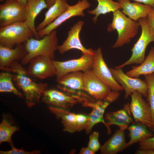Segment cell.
<instances>
[{
  "mask_svg": "<svg viewBox=\"0 0 154 154\" xmlns=\"http://www.w3.org/2000/svg\"><path fill=\"white\" fill-rule=\"evenodd\" d=\"M9 72L12 74L14 83L23 92L29 108L32 107L40 101L43 92L46 89V84L33 81L27 70L18 61L12 63Z\"/></svg>",
  "mask_w": 154,
  "mask_h": 154,
  "instance_id": "6da1fadb",
  "label": "cell"
},
{
  "mask_svg": "<svg viewBox=\"0 0 154 154\" xmlns=\"http://www.w3.org/2000/svg\"><path fill=\"white\" fill-rule=\"evenodd\" d=\"M27 52L26 56L21 60V64L26 65L37 56L44 55L52 59L54 58V52L58 46L57 31L54 30L41 39L32 37L24 43Z\"/></svg>",
  "mask_w": 154,
  "mask_h": 154,
  "instance_id": "7a4b0ae2",
  "label": "cell"
},
{
  "mask_svg": "<svg viewBox=\"0 0 154 154\" xmlns=\"http://www.w3.org/2000/svg\"><path fill=\"white\" fill-rule=\"evenodd\" d=\"M139 26L138 21L126 17L120 10L114 13L112 22L107 28L109 32L116 30L118 33L117 39L112 47L119 48L129 43L137 34Z\"/></svg>",
  "mask_w": 154,
  "mask_h": 154,
  "instance_id": "3957f363",
  "label": "cell"
},
{
  "mask_svg": "<svg viewBox=\"0 0 154 154\" xmlns=\"http://www.w3.org/2000/svg\"><path fill=\"white\" fill-rule=\"evenodd\" d=\"M33 36V32L24 22L14 23L0 28V45L13 48Z\"/></svg>",
  "mask_w": 154,
  "mask_h": 154,
  "instance_id": "277c9868",
  "label": "cell"
},
{
  "mask_svg": "<svg viewBox=\"0 0 154 154\" xmlns=\"http://www.w3.org/2000/svg\"><path fill=\"white\" fill-rule=\"evenodd\" d=\"M137 21L142 32L139 38L131 49V55L125 62L115 67L122 68L129 65L141 64L145 59V52L147 46L151 42H154V33L146 18H141Z\"/></svg>",
  "mask_w": 154,
  "mask_h": 154,
  "instance_id": "5b68a950",
  "label": "cell"
},
{
  "mask_svg": "<svg viewBox=\"0 0 154 154\" xmlns=\"http://www.w3.org/2000/svg\"><path fill=\"white\" fill-rule=\"evenodd\" d=\"M94 54H82L79 58L65 61L52 59V62L56 72L57 81L68 73L78 71L84 72L91 70L94 61Z\"/></svg>",
  "mask_w": 154,
  "mask_h": 154,
  "instance_id": "8992f818",
  "label": "cell"
},
{
  "mask_svg": "<svg viewBox=\"0 0 154 154\" xmlns=\"http://www.w3.org/2000/svg\"><path fill=\"white\" fill-rule=\"evenodd\" d=\"M40 100L42 102L48 106L68 110L78 103L82 104L85 100L80 96L54 89H46L42 94Z\"/></svg>",
  "mask_w": 154,
  "mask_h": 154,
  "instance_id": "52a82bcc",
  "label": "cell"
},
{
  "mask_svg": "<svg viewBox=\"0 0 154 154\" xmlns=\"http://www.w3.org/2000/svg\"><path fill=\"white\" fill-rule=\"evenodd\" d=\"M26 6L16 0H7L0 4V27L14 23L24 22Z\"/></svg>",
  "mask_w": 154,
  "mask_h": 154,
  "instance_id": "ba28073f",
  "label": "cell"
},
{
  "mask_svg": "<svg viewBox=\"0 0 154 154\" xmlns=\"http://www.w3.org/2000/svg\"><path fill=\"white\" fill-rule=\"evenodd\" d=\"M110 69L115 80L121 85L124 90L125 99L135 91L140 92L145 97H147L148 88L145 81L128 76L124 73L122 68Z\"/></svg>",
  "mask_w": 154,
  "mask_h": 154,
  "instance_id": "9c48e42d",
  "label": "cell"
},
{
  "mask_svg": "<svg viewBox=\"0 0 154 154\" xmlns=\"http://www.w3.org/2000/svg\"><path fill=\"white\" fill-rule=\"evenodd\" d=\"M83 79L84 92L93 101L105 100L113 91L91 70L84 72Z\"/></svg>",
  "mask_w": 154,
  "mask_h": 154,
  "instance_id": "30bf717a",
  "label": "cell"
},
{
  "mask_svg": "<svg viewBox=\"0 0 154 154\" xmlns=\"http://www.w3.org/2000/svg\"><path fill=\"white\" fill-rule=\"evenodd\" d=\"M130 110L136 122L140 123L151 128L153 127L152 113L149 103L143 98V95L135 91L130 95Z\"/></svg>",
  "mask_w": 154,
  "mask_h": 154,
  "instance_id": "8fae6325",
  "label": "cell"
},
{
  "mask_svg": "<svg viewBox=\"0 0 154 154\" xmlns=\"http://www.w3.org/2000/svg\"><path fill=\"white\" fill-rule=\"evenodd\" d=\"M83 74L82 72L78 71L65 74L57 81L58 88L67 93L90 100L91 98L84 92Z\"/></svg>",
  "mask_w": 154,
  "mask_h": 154,
  "instance_id": "7c38bea8",
  "label": "cell"
},
{
  "mask_svg": "<svg viewBox=\"0 0 154 154\" xmlns=\"http://www.w3.org/2000/svg\"><path fill=\"white\" fill-rule=\"evenodd\" d=\"M91 70L99 79L108 86L112 91L120 92L123 90L122 86L114 78L104 59L100 47L94 50V59Z\"/></svg>",
  "mask_w": 154,
  "mask_h": 154,
  "instance_id": "4fadbf2b",
  "label": "cell"
},
{
  "mask_svg": "<svg viewBox=\"0 0 154 154\" xmlns=\"http://www.w3.org/2000/svg\"><path fill=\"white\" fill-rule=\"evenodd\" d=\"M91 6V3L88 0H79L75 4L70 5L64 12L52 23L42 30L37 31L39 37L40 38L49 34L52 31L71 17L77 16L84 17V10Z\"/></svg>",
  "mask_w": 154,
  "mask_h": 154,
  "instance_id": "5bb4252c",
  "label": "cell"
},
{
  "mask_svg": "<svg viewBox=\"0 0 154 154\" xmlns=\"http://www.w3.org/2000/svg\"><path fill=\"white\" fill-rule=\"evenodd\" d=\"M52 59L44 55L37 56L29 62L27 70L29 76L33 78L43 79L56 76V72Z\"/></svg>",
  "mask_w": 154,
  "mask_h": 154,
  "instance_id": "9a60e30c",
  "label": "cell"
},
{
  "mask_svg": "<svg viewBox=\"0 0 154 154\" xmlns=\"http://www.w3.org/2000/svg\"><path fill=\"white\" fill-rule=\"evenodd\" d=\"M84 24L83 21H79L71 27L66 39L58 46L57 50L60 54H63L72 49L80 50L82 54H94V50L91 48H85L80 41V34Z\"/></svg>",
  "mask_w": 154,
  "mask_h": 154,
  "instance_id": "2e32d148",
  "label": "cell"
},
{
  "mask_svg": "<svg viewBox=\"0 0 154 154\" xmlns=\"http://www.w3.org/2000/svg\"><path fill=\"white\" fill-rule=\"evenodd\" d=\"M131 114L129 103L125 104L121 110L107 112L104 116V119L108 134L110 135L111 133L110 126L112 125H116L119 129L124 130L127 129L130 123H135Z\"/></svg>",
  "mask_w": 154,
  "mask_h": 154,
  "instance_id": "e0dca14e",
  "label": "cell"
},
{
  "mask_svg": "<svg viewBox=\"0 0 154 154\" xmlns=\"http://www.w3.org/2000/svg\"><path fill=\"white\" fill-rule=\"evenodd\" d=\"M112 102L108 99L102 100L84 101L82 104L83 106L90 107L92 109L91 112L88 114L89 121L85 129L86 132L90 133L93 127L96 124L102 123L106 126L104 119V113L108 106Z\"/></svg>",
  "mask_w": 154,
  "mask_h": 154,
  "instance_id": "ac0fdd59",
  "label": "cell"
},
{
  "mask_svg": "<svg viewBox=\"0 0 154 154\" xmlns=\"http://www.w3.org/2000/svg\"><path fill=\"white\" fill-rule=\"evenodd\" d=\"M27 52L24 43L16 44L11 48L0 45V69L9 71L12 63L21 60L27 55Z\"/></svg>",
  "mask_w": 154,
  "mask_h": 154,
  "instance_id": "d6986e66",
  "label": "cell"
},
{
  "mask_svg": "<svg viewBox=\"0 0 154 154\" xmlns=\"http://www.w3.org/2000/svg\"><path fill=\"white\" fill-rule=\"evenodd\" d=\"M122 9L121 12L131 20L136 21L146 18L153 9L151 6L138 2L131 3L130 0H118Z\"/></svg>",
  "mask_w": 154,
  "mask_h": 154,
  "instance_id": "ffe728a7",
  "label": "cell"
},
{
  "mask_svg": "<svg viewBox=\"0 0 154 154\" xmlns=\"http://www.w3.org/2000/svg\"><path fill=\"white\" fill-rule=\"evenodd\" d=\"M124 130L119 129L102 145L101 154H117L128 147Z\"/></svg>",
  "mask_w": 154,
  "mask_h": 154,
  "instance_id": "44dd1931",
  "label": "cell"
},
{
  "mask_svg": "<svg viewBox=\"0 0 154 154\" xmlns=\"http://www.w3.org/2000/svg\"><path fill=\"white\" fill-rule=\"evenodd\" d=\"M26 8V17L24 22L32 30L35 38L39 39L35 26V20L42 10L48 8V5L45 0H27Z\"/></svg>",
  "mask_w": 154,
  "mask_h": 154,
  "instance_id": "7402d4cb",
  "label": "cell"
},
{
  "mask_svg": "<svg viewBox=\"0 0 154 154\" xmlns=\"http://www.w3.org/2000/svg\"><path fill=\"white\" fill-rule=\"evenodd\" d=\"M70 5L66 0H57L45 13L43 21L36 27L37 32L42 30L64 12Z\"/></svg>",
  "mask_w": 154,
  "mask_h": 154,
  "instance_id": "603a6c76",
  "label": "cell"
},
{
  "mask_svg": "<svg viewBox=\"0 0 154 154\" xmlns=\"http://www.w3.org/2000/svg\"><path fill=\"white\" fill-rule=\"evenodd\" d=\"M49 110L57 118L61 119L63 126V131L73 133L76 131V114L71 112L69 110L48 106Z\"/></svg>",
  "mask_w": 154,
  "mask_h": 154,
  "instance_id": "cb8c5ba5",
  "label": "cell"
},
{
  "mask_svg": "<svg viewBox=\"0 0 154 154\" xmlns=\"http://www.w3.org/2000/svg\"><path fill=\"white\" fill-rule=\"evenodd\" d=\"M154 72V47H151L144 61L138 66H133L132 69L126 72L128 76L138 78L141 75L144 76Z\"/></svg>",
  "mask_w": 154,
  "mask_h": 154,
  "instance_id": "d4e9b609",
  "label": "cell"
},
{
  "mask_svg": "<svg viewBox=\"0 0 154 154\" xmlns=\"http://www.w3.org/2000/svg\"><path fill=\"white\" fill-rule=\"evenodd\" d=\"M147 127L144 124L138 122L134 123L129 125L127 129L129 131L130 139L127 143L128 147L154 136L148 129Z\"/></svg>",
  "mask_w": 154,
  "mask_h": 154,
  "instance_id": "484cf974",
  "label": "cell"
},
{
  "mask_svg": "<svg viewBox=\"0 0 154 154\" xmlns=\"http://www.w3.org/2000/svg\"><path fill=\"white\" fill-rule=\"evenodd\" d=\"M98 2L97 7L94 9L88 10L87 13L94 16L92 20L94 23L97 21L98 17L101 14H106L111 12L113 13L118 10L122 9L120 4L113 0H94Z\"/></svg>",
  "mask_w": 154,
  "mask_h": 154,
  "instance_id": "4316f807",
  "label": "cell"
},
{
  "mask_svg": "<svg viewBox=\"0 0 154 154\" xmlns=\"http://www.w3.org/2000/svg\"><path fill=\"white\" fill-rule=\"evenodd\" d=\"M12 73L4 71L0 73V92L13 94L21 98L25 97L23 94L20 92L15 87L13 83Z\"/></svg>",
  "mask_w": 154,
  "mask_h": 154,
  "instance_id": "83f0119b",
  "label": "cell"
},
{
  "mask_svg": "<svg viewBox=\"0 0 154 154\" xmlns=\"http://www.w3.org/2000/svg\"><path fill=\"white\" fill-rule=\"evenodd\" d=\"M18 128L13 125L4 117L0 124V143L7 142L10 145L13 144L11 137L13 134L19 130Z\"/></svg>",
  "mask_w": 154,
  "mask_h": 154,
  "instance_id": "f1b7e54d",
  "label": "cell"
},
{
  "mask_svg": "<svg viewBox=\"0 0 154 154\" xmlns=\"http://www.w3.org/2000/svg\"><path fill=\"white\" fill-rule=\"evenodd\" d=\"M145 77L148 88L147 101L149 104L151 111L153 127L154 126V72L145 75Z\"/></svg>",
  "mask_w": 154,
  "mask_h": 154,
  "instance_id": "f546056e",
  "label": "cell"
},
{
  "mask_svg": "<svg viewBox=\"0 0 154 154\" xmlns=\"http://www.w3.org/2000/svg\"><path fill=\"white\" fill-rule=\"evenodd\" d=\"M89 121L88 114H76V131H80L85 129Z\"/></svg>",
  "mask_w": 154,
  "mask_h": 154,
  "instance_id": "4dcf8cb0",
  "label": "cell"
},
{
  "mask_svg": "<svg viewBox=\"0 0 154 154\" xmlns=\"http://www.w3.org/2000/svg\"><path fill=\"white\" fill-rule=\"evenodd\" d=\"M99 133L94 132L89 137L88 147L96 153L100 149L101 145L99 141Z\"/></svg>",
  "mask_w": 154,
  "mask_h": 154,
  "instance_id": "1f68e13d",
  "label": "cell"
},
{
  "mask_svg": "<svg viewBox=\"0 0 154 154\" xmlns=\"http://www.w3.org/2000/svg\"><path fill=\"white\" fill-rule=\"evenodd\" d=\"M11 149L8 151H0V154H38L40 153L39 150H34L32 151H26L23 148L18 149L14 147L13 144L10 145Z\"/></svg>",
  "mask_w": 154,
  "mask_h": 154,
  "instance_id": "d6a6232c",
  "label": "cell"
},
{
  "mask_svg": "<svg viewBox=\"0 0 154 154\" xmlns=\"http://www.w3.org/2000/svg\"><path fill=\"white\" fill-rule=\"evenodd\" d=\"M139 149H149L154 150V136L149 137L139 143Z\"/></svg>",
  "mask_w": 154,
  "mask_h": 154,
  "instance_id": "836d02e7",
  "label": "cell"
},
{
  "mask_svg": "<svg viewBox=\"0 0 154 154\" xmlns=\"http://www.w3.org/2000/svg\"><path fill=\"white\" fill-rule=\"evenodd\" d=\"M145 18L148 24L154 33V7Z\"/></svg>",
  "mask_w": 154,
  "mask_h": 154,
  "instance_id": "e575fe53",
  "label": "cell"
},
{
  "mask_svg": "<svg viewBox=\"0 0 154 154\" xmlns=\"http://www.w3.org/2000/svg\"><path fill=\"white\" fill-rule=\"evenodd\" d=\"M135 154H154V150L149 149H139L137 150Z\"/></svg>",
  "mask_w": 154,
  "mask_h": 154,
  "instance_id": "d590c367",
  "label": "cell"
},
{
  "mask_svg": "<svg viewBox=\"0 0 154 154\" xmlns=\"http://www.w3.org/2000/svg\"><path fill=\"white\" fill-rule=\"evenodd\" d=\"M95 153V152L88 146L82 148L79 153V154H94Z\"/></svg>",
  "mask_w": 154,
  "mask_h": 154,
  "instance_id": "8d00e7d4",
  "label": "cell"
},
{
  "mask_svg": "<svg viewBox=\"0 0 154 154\" xmlns=\"http://www.w3.org/2000/svg\"><path fill=\"white\" fill-rule=\"evenodd\" d=\"M138 2L141 3L145 5L151 6L154 7V0H133Z\"/></svg>",
  "mask_w": 154,
  "mask_h": 154,
  "instance_id": "74e56055",
  "label": "cell"
},
{
  "mask_svg": "<svg viewBox=\"0 0 154 154\" xmlns=\"http://www.w3.org/2000/svg\"><path fill=\"white\" fill-rule=\"evenodd\" d=\"M48 5V8L52 5L57 0H45ZM67 1L68 0H66Z\"/></svg>",
  "mask_w": 154,
  "mask_h": 154,
  "instance_id": "f35d334b",
  "label": "cell"
},
{
  "mask_svg": "<svg viewBox=\"0 0 154 154\" xmlns=\"http://www.w3.org/2000/svg\"><path fill=\"white\" fill-rule=\"evenodd\" d=\"M18 1L23 4L26 6L27 3V0H16Z\"/></svg>",
  "mask_w": 154,
  "mask_h": 154,
  "instance_id": "ab89813d",
  "label": "cell"
},
{
  "mask_svg": "<svg viewBox=\"0 0 154 154\" xmlns=\"http://www.w3.org/2000/svg\"><path fill=\"white\" fill-rule=\"evenodd\" d=\"M151 129L152 131L154 132V126L153 128H151Z\"/></svg>",
  "mask_w": 154,
  "mask_h": 154,
  "instance_id": "60d3db41",
  "label": "cell"
},
{
  "mask_svg": "<svg viewBox=\"0 0 154 154\" xmlns=\"http://www.w3.org/2000/svg\"><path fill=\"white\" fill-rule=\"evenodd\" d=\"M7 0H0V1L2 2L4 1H5Z\"/></svg>",
  "mask_w": 154,
  "mask_h": 154,
  "instance_id": "b9f144b4",
  "label": "cell"
}]
</instances>
